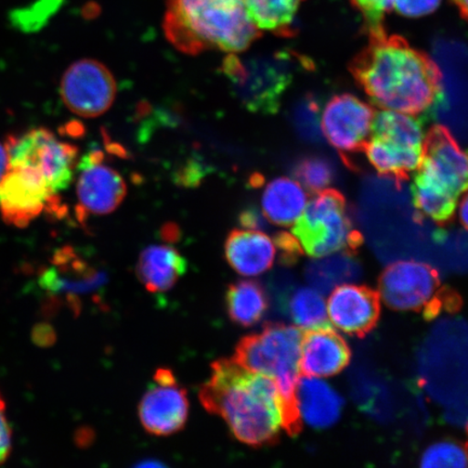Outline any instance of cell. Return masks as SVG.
Returning a JSON list of instances; mask_svg holds the SVG:
<instances>
[{
	"label": "cell",
	"mask_w": 468,
	"mask_h": 468,
	"mask_svg": "<svg viewBox=\"0 0 468 468\" xmlns=\"http://www.w3.org/2000/svg\"><path fill=\"white\" fill-rule=\"evenodd\" d=\"M367 35V46L350 62L349 69L374 104L417 115L441 101L442 74L429 55L385 28Z\"/></svg>",
	"instance_id": "6da1fadb"
},
{
	"label": "cell",
	"mask_w": 468,
	"mask_h": 468,
	"mask_svg": "<svg viewBox=\"0 0 468 468\" xmlns=\"http://www.w3.org/2000/svg\"><path fill=\"white\" fill-rule=\"evenodd\" d=\"M207 412L218 415L239 442L261 448L278 442L284 430L283 402L276 382L234 359H219L200 388Z\"/></svg>",
	"instance_id": "7a4b0ae2"
},
{
	"label": "cell",
	"mask_w": 468,
	"mask_h": 468,
	"mask_svg": "<svg viewBox=\"0 0 468 468\" xmlns=\"http://www.w3.org/2000/svg\"><path fill=\"white\" fill-rule=\"evenodd\" d=\"M164 31L184 54L212 49L239 54L261 37L243 0H167Z\"/></svg>",
	"instance_id": "3957f363"
},
{
	"label": "cell",
	"mask_w": 468,
	"mask_h": 468,
	"mask_svg": "<svg viewBox=\"0 0 468 468\" xmlns=\"http://www.w3.org/2000/svg\"><path fill=\"white\" fill-rule=\"evenodd\" d=\"M415 172L412 200L420 218L447 224L468 189V150L461 148L446 127L436 125L427 133L423 159Z\"/></svg>",
	"instance_id": "277c9868"
},
{
	"label": "cell",
	"mask_w": 468,
	"mask_h": 468,
	"mask_svg": "<svg viewBox=\"0 0 468 468\" xmlns=\"http://www.w3.org/2000/svg\"><path fill=\"white\" fill-rule=\"evenodd\" d=\"M303 336L297 326L268 324L261 333L243 337L233 358L248 370L276 382L283 402L284 431L290 436L300 434L303 425L295 397Z\"/></svg>",
	"instance_id": "5b68a950"
},
{
	"label": "cell",
	"mask_w": 468,
	"mask_h": 468,
	"mask_svg": "<svg viewBox=\"0 0 468 468\" xmlns=\"http://www.w3.org/2000/svg\"><path fill=\"white\" fill-rule=\"evenodd\" d=\"M310 68L312 61L305 57L283 50L244 58L229 54L220 69L244 108L253 113L271 114L277 112L295 69Z\"/></svg>",
	"instance_id": "8992f818"
},
{
	"label": "cell",
	"mask_w": 468,
	"mask_h": 468,
	"mask_svg": "<svg viewBox=\"0 0 468 468\" xmlns=\"http://www.w3.org/2000/svg\"><path fill=\"white\" fill-rule=\"evenodd\" d=\"M425 140L423 122L417 117L384 110L374 117L364 151L379 175L400 183L420 165Z\"/></svg>",
	"instance_id": "52a82bcc"
},
{
	"label": "cell",
	"mask_w": 468,
	"mask_h": 468,
	"mask_svg": "<svg viewBox=\"0 0 468 468\" xmlns=\"http://www.w3.org/2000/svg\"><path fill=\"white\" fill-rule=\"evenodd\" d=\"M303 251L314 259L353 251L362 242L346 200L336 190L315 193L292 230Z\"/></svg>",
	"instance_id": "ba28073f"
},
{
	"label": "cell",
	"mask_w": 468,
	"mask_h": 468,
	"mask_svg": "<svg viewBox=\"0 0 468 468\" xmlns=\"http://www.w3.org/2000/svg\"><path fill=\"white\" fill-rule=\"evenodd\" d=\"M378 294L398 312L422 313L434 318L444 309L458 308V295L443 288L434 267L422 261H399L384 269L378 281Z\"/></svg>",
	"instance_id": "9c48e42d"
},
{
	"label": "cell",
	"mask_w": 468,
	"mask_h": 468,
	"mask_svg": "<svg viewBox=\"0 0 468 468\" xmlns=\"http://www.w3.org/2000/svg\"><path fill=\"white\" fill-rule=\"evenodd\" d=\"M9 166L31 168L55 195L69 188L78 165L79 149L61 142L46 128H35L5 143Z\"/></svg>",
	"instance_id": "30bf717a"
},
{
	"label": "cell",
	"mask_w": 468,
	"mask_h": 468,
	"mask_svg": "<svg viewBox=\"0 0 468 468\" xmlns=\"http://www.w3.org/2000/svg\"><path fill=\"white\" fill-rule=\"evenodd\" d=\"M107 277L71 247L56 251L50 265L39 273L38 284L52 303L79 313L85 297L96 298Z\"/></svg>",
	"instance_id": "8fae6325"
},
{
	"label": "cell",
	"mask_w": 468,
	"mask_h": 468,
	"mask_svg": "<svg viewBox=\"0 0 468 468\" xmlns=\"http://www.w3.org/2000/svg\"><path fill=\"white\" fill-rule=\"evenodd\" d=\"M58 195L31 168L9 166L0 180V214L5 224L25 228L46 212L62 215Z\"/></svg>",
	"instance_id": "7c38bea8"
},
{
	"label": "cell",
	"mask_w": 468,
	"mask_h": 468,
	"mask_svg": "<svg viewBox=\"0 0 468 468\" xmlns=\"http://www.w3.org/2000/svg\"><path fill=\"white\" fill-rule=\"evenodd\" d=\"M189 410L188 394L174 372L166 367L156 370L139 403V419L144 429L160 437L177 434L188 422Z\"/></svg>",
	"instance_id": "4fadbf2b"
},
{
	"label": "cell",
	"mask_w": 468,
	"mask_h": 468,
	"mask_svg": "<svg viewBox=\"0 0 468 468\" xmlns=\"http://www.w3.org/2000/svg\"><path fill=\"white\" fill-rule=\"evenodd\" d=\"M60 93L71 112L81 117H97L113 104L116 81L104 64L84 58L74 62L63 74Z\"/></svg>",
	"instance_id": "5bb4252c"
},
{
	"label": "cell",
	"mask_w": 468,
	"mask_h": 468,
	"mask_svg": "<svg viewBox=\"0 0 468 468\" xmlns=\"http://www.w3.org/2000/svg\"><path fill=\"white\" fill-rule=\"evenodd\" d=\"M371 105L349 93L335 96L321 113L320 127L327 142L342 155L364 150L373 128Z\"/></svg>",
	"instance_id": "9a60e30c"
},
{
	"label": "cell",
	"mask_w": 468,
	"mask_h": 468,
	"mask_svg": "<svg viewBox=\"0 0 468 468\" xmlns=\"http://www.w3.org/2000/svg\"><path fill=\"white\" fill-rule=\"evenodd\" d=\"M78 165L79 218L114 212L124 200L127 188L122 176L105 165L103 152L90 151Z\"/></svg>",
	"instance_id": "2e32d148"
},
{
	"label": "cell",
	"mask_w": 468,
	"mask_h": 468,
	"mask_svg": "<svg viewBox=\"0 0 468 468\" xmlns=\"http://www.w3.org/2000/svg\"><path fill=\"white\" fill-rule=\"evenodd\" d=\"M327 318L345 335L365 337L376 329L380 317V296L364 285L342 284L332 291Z\"/></svg>",
	"instance_id": "e0dca14e"
},
{
	"label": "cell",
	"mask_w": 468,
	"mask_h": 468,
	"mask_svg": "<svg viewBox=\"0 0 468 468\" xmlns=\"http://www.w3.org/2000/svg\"><path fill=\"white\" fill-rule=\"evenodd\" d=\"M348 344L330 326L306 331L303 336L301 373L306 377L330 378L349 365Z\"/></svg>",
	"instance_id": "ac0fdd59"
},
{
	"label": "cell",
	"mask_w": 468,
	"mask_h": 468,
	"mask_svg": "<svg viewBox=\"0 0 468 468\" xmlns=\"http://www.w3.org/2000/svg\"><path fill=\"white\" fill-rule=\"evenodd\" d=\"M225 251L234 271L241 276L255 277L272 267L278 249L265 233L234 229L226 239Z\"/></svg>",
	"instance_id": "d6986e66"
},
{
	"label": "cell",
	"mask_w": 468,
	"mask_h": 468,
	"mask_svg": "<svg viewBox=\"0 0 468 468\" xmlns=\"http://www.w3.org/2000/svg\"><path fill=\"white\" fill-rule=\"evenodd\" d=\"M295 397L301 419L314 429H329L341 418L343 398L319 378L301 377L296 385Z\"/></svg>",
	"instance_id": "ffe728a7"
},
{
	"label": "cell",
	"mask_w": 468,
	"mask_h": 468,
	"mask_svg": "<svg viewBox=\"0 0 468 468\" xmlns=\"http://www.w3.org/2000/svg\"><path fill=\"white\" fill-rule=\"evenodd\" d=\"M188 262L179 251L168 245H151L139 257L137 276L150 292L172 290L183 278Z\"/></svg>",
	"instance_id": "44dd1931"
},
{
	"label": "cell",
	"mask_w": 468,
	"mask_h": 468,
	"mask_svg": "<svg viewBox=\"0 0 468 468\" xmlns=\"http://www.w3.org/2000/svg\"><path fill=\"white\" fill-rule=\"evenodd\" d=\"M308 203V196L297 180L288 177L273 179L266 186L261 198L262 213L271 224L294 226Z\"/></svg>",
	"instance_id": "7402d4cb"
},
{
	"label": "cell",
	"mask_w": 468,
	"mask_h": 468,
	"mask_svg": "<svg viewBox=\"0 0 468 468\" xmlns=\"http://www.w3.org/2000/svg\"><path fill=\"white\" fill-rule=\"evenodd\" d=\"M269 300L263 286L255 280H239L228 286V317L242 327L254 326L267 314Z\"/></svg>",
	"instance_id": "603a6c76"
},
{
	"label": "cell",
	"mask_w": 468,
	"mask_h": 468,
	"mask_svg": "<svg viewBox=\"0 0 468 468\" xmlns=\"http://www.w3.org/2000/svg\"><path fill=\"white\" fill-rule=\"evenodd\" d=\"M305 0H243L251 22L260 31L277 37L295 35V20Z\"/></svg>",
	"instance_id": "cb8c5ba5"
},
{
	"label": "cell",
	"mask_w": 468,
	"mask_h": 468,
	"mask_svg": "<svg viewBox=\"0 0 468 468\" xmlns=\"http://www.w3.org/2000/svg\"><path fill=\"white\" fill-rule=\"evenodd\" d=\"M284 308L298 329L310 331L330 326L326 303L317 289H296Z\"/></svg>",
	"instance_id": "d4e9b609"
},
{
	"label": "cell",
	"mask_w": 468,
	"mask_h": 468,
	"mask_svg": "<svg viewBox=\"0 0 468 468\" xmlns=\"http://www.w3.org/2000/svg\"><path fill=\"white\" fill-rule=\"evenodd\" d=\"M420 468H468V443L448 438L425 449Z\"/></svg>",
	"instance_id": "484cf974"
},
{
	"label": "cell",
	"mask_w": 468,
	"mask_h": 468,
	"mask_svg": "<svg viewBox=\"0 0 468 468\" xmlns=\"http://www.w3.org/2000/svg\"><path fill=\"white\" fill-rule=\"evenodd\" d=\"M294 177L306 191L319 193L329 189L335 178V169L325 157L306 156L296 163Z\"/></svg>",
	"instance_id": "4316f807"
},
{
	"label": "cell",
	"mask_w": 468,
	"mask_h": 468,
	"mask_svg": "<svg viewBox=\"0 0 468 468\" xmlns=\"http://www.w3.org/2000/svg\"><path fill=\"white\" fill-rule=\"evenodd\" d=\"M350 3L364 16L367 33L384 28V16L389 13L388 0H350Z\"/></svg>",
	"instance_id": "83f0119b"
},
{
	"label": "cell",
	"mask_w": 468,
	"mask_h": 468,
	"mask_svg": "<svg viewBox=\"0 0 468 468\" xmlns=\"http://www.w3.org/2000/svg\"><path fill=\"white\" fill-rule=\"evenodd\" d=\"M441 0H388V9L407 17H420L434 13Z\"/></svg>",
	"instance_id": "f1b7e54d"
},
{
	"label": "cell",
	"mask_w": 468,
	"mask_h": 468,
	"mask_svg": "<svg viewBox=\"0 0 468 468\" xmlns=\"http://www.w3.org/2000/svg\"><path fill=\"white\" fill-rule=\"evenodd\" d=\"M13 450V430L7 417V407L0 394V465L8 460Z\"/></svg>",
	"instance_id": "f546056e"
},
{
	"label": "cell",
	"mask_w": 468,
	"mask_h": 468,
	"mask_svg": "<svg viewBox=\"0 0 468 468\" xmlns=\"http://www.w3.org/2000/svg\"><path fill=\"white\" fill-rule=\"evenodd\" d=\"M239 224L242 227L248 228L250 230H262L266 228V220L261 218L260 212L254 208H248L243 210L239 218Z\"/></svg>",
	"instance_id": "4dcf8cb0"
},
{
	"label": "cell",
	"mask_w": 468,
	"mask_h": 468,
	"mask_svg": "<svg viewBox=\"0 0 468 468\" xmlns=\"http://www.w3.org/2000/svg\"><path fill=\"white\" fill-rule=\"evenodd\" d=\"M458 214L462 226L468 231V189L461 196Z\"/></svg>",
	"instance_id": "1f68e13d"
},
{
	"label": "cell",
	"mask_w": 468,
	"mask_h": 468,
	"mask_svg": "<svg viewBox=\"0 0 468 468\" xmlns=\"http://www.w3.org/2000/svg\"><path fill=\"white\" fill-rule=\"evenodd\" d=\"M9 169V155L5 144H0V180Z\"/></svg>",
	"instance_id": "d6a6232c"
},
{
	"label": "cell",
	"mask_w": 468,
	"mask_h": 468,
	"mask_svg": "<svg viewBox=\"0 0 468 468\" xmlns=\"http://www.w3.org/2000/svg\"><path fill=\"white\" fill-rule=\"evenodd\" d=\"M179 230L178 228L174 225H167L164 228L163 237L167 239V241H176L179 238Z\"/></svg>",
	"instance_id": "836d02e7"
},
{
	"label": "cell",
	"mask_w": 468,
	"mask_h": 468,
	"mask_svg": "<svg viewBox=\"0 0 468 468\" xmlns=\"http://www.w3.org/2000/svg\"><path fill=\"white\" fill-rule=\"evenodd\" d=\"M133 468H168L165 464H163L160 461L155 460H144L139 462L137 465Z\"/></svg>",
	"instance_id": "e575fe53"
},
{
	"label": "cell",
	"mask_w": 468,
	"mask_h": 468,
	"mask_svg": "<svg viewBox=\"0 0 468 468\" xmlns=\"http://www.w3.org/2000/svg\"><path fill=\"white\" fill-rule=\"evenodd\" d=\"M462 16L468 21V0H452Z\"/></svg>",
	"instance_id": "d590c367"
}]
</instances>
